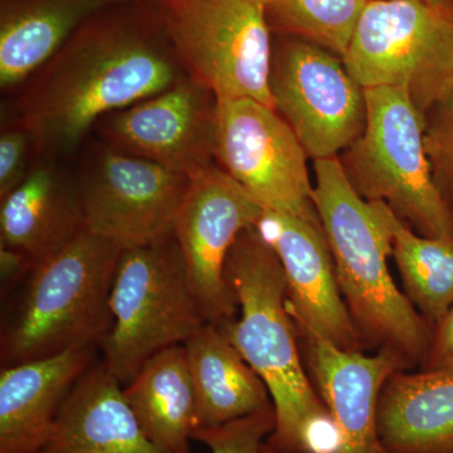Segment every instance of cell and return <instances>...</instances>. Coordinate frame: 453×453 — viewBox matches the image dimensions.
<instances>
[{
  "mask_svg": "<svg viewBox=\"0 0 453 453\" xmlns=\"http://www.w3.org/2000/svg\"><path fill=\"white\" fill-rule=\"evenodd\" d=\"M226 280L241 316L219 327L266 384L275 408V429L265 449L326 453L334 445L332 418L306 374L281 262L255 226L241 232L232 246Z\"/></svg>",
  "mask_w": 453,
  "mask_h": 453,
  "instance_id": "2",
  "label": "cell"
},
{
  "mask_svg": "<svg viewBox=\"0 0 453 453\" xmlns=\"http://www.w3.org/2000/svg\"><path fill=\"white\" fill-rule=\"evenodd\" d=\"M366 122L339 155L349 183L383 202L416 234L453 237V213L438 190L426 148V119L403 88H365Z\"/></svg>",
  "mask_w": 453,
  "mask_h": 453,
  "instance_id": "5",
  "label": "cell"
},
{
  "mask_svg": "<svg viewBox=\"0 0 453 453\" xmlns=\"http://www.w3.org/2000/svg\"><path fill=\"white\" fill-rule=\"evenodd\" d=\"M392 256L405 295L434 326L453 306V237H425L395 217Z\"/></svg>",
  "mask_w": 453,
  "mask_h": 453,
  "instance_id": "23",
  "label": "cell"
},
{
  "mask_svg": "<svg viewBox=\"0 0 453 453\" xmlns=\"http://www.w3.org/2000/svg\"><path fill=\"white\" fill-rule=\"evenodd\" d=\"M183 345L195 386L196 432L273 405L266 384L217 325L205 323Z\"/></svg>",
  "mask_w": 453,
  "mask_h": 453,
  "instance_id": "21",
  "label": "cell"
},
{
  "mask_svg": "<svg viewBox=\"0 0 453 453\" xmlns=\"http://www.w3.org/2000/svg\"><path fill=\"white\" fill-rule=\"evenodd\" d=\"M35 151L29 131L17 124L0 135V199L13 192L31 172L29 155Z\"/></svg>",
  "mask_w": 453,
  "mask_h": 453,
  "instance_id": "27",
  "label": "cell"
},
{
  "mask_svg": "<svg viewBox=\"0 0 453 453\" xmlns=\"http://www.w3.org/2000/svg\"><path fill=\"white\" fill-rule=\"evenodd\" d=\"M309 155L273 107L219 100L214 160L262 210L319 219Z\"/></svg>",
  "mask_w": 453,
  "mask_h": 453,
  "instance_id": "10",
  "label": "cell"
},
{
  "mask_svg": "<svg viewBox=\"0 0 453 453\" xmlns=\"http://www.w3.org/2000/svg\"><path fill=\"white\" fill-rule=\"evenodd\" d=\"M378 434L389 453H453V374L390 375L378 403Z\"/></svg>",
  "mask_w": 453,
  "mask_h": 453,
  "instance_id": "19",
  "label": "cell"
},
{
  "mask_svg": "<svg viewBox=\"0 0 453 453\" xmlns=\"http://www.w3.org/2000/svg\"><path fill=\"white\" fill-rule=\"evenodd\" d=\"M275 426V408L270 405L219 427L199 429L193 434V441H199L211 453H266L265 442Z\"/></svg>",
  "mask_w": 453,
  "mask_h": 453,
  "instance_id": "25",
  "label": "cell"
},
{
  "mask_svg": "<svg viewBox=\"0 0 453 453\" xmlns=\"http://www.w3.org/2000/svg\"><path fill=\"white\" fill-rule=\"evenodd\" d=\"M371 0H268V22L283 35L314 42L344 57Z\"/></svg>",
  "mask_w": 453,
  "mask_h": 453,
  "instance_id": "24",
  "label": "cell"
},
{
  "mask_svg": "<svg viewBox=\"0 0 453 453\" xmlns=\"http://www.w3.org/2000/svg\"><path fill=\"white\" fill-rule=\"evenodd\" d=\"M122 250L83 231L35 265L2 330L3 366L101 347L112 326L110 295Z\"/></svg>",
  "mask_w": 453,
  "mask_h": 453,
  "instance_id": "4",
  "label": "cell"
},
{
  "mask_svg": "<svg viewBox=\"0 0 453 453\" xmlns=\"http://www.w3.org/2000/svg\"><path fill=\"white\" fill-rule=\"evenodd\" d=\"M83 231L77 180L50 159L33 165L23 183L0 199V247L22 253L33 267Z\"/></svg>",
  "mask_w": 453,
  "mask_h": 453,
  "instance_id": "17",
  "label": "cell"
},
{
  "mask_svg": "<svg viewBox=\"0 0 453 453\" xmlns=\"http://www.w3.org/2000/svg\"><path fill=\"white\" fill-rule=\"evenodd\" d=\"M165 35L184 73L219 100L273 107L266 0H169Z\"/></svg>",
  "mask_w": 453,
  "mask_h": 453,
  "instance_id": "8",
  "label": "cell"
},
{
  "mask_svg": "<svg viewBox=\"0 0 453 453\" xmlns=\"http://www.w3.org/2000/svg\"><path fill=\"white\" fill-rule=\"evenodd\" d=\"M268 85L273 109L311 160L338 157L365 130V88L342 57L314 42L273 41Z\"/></svg>",
  "mask_w": 453,
  "mask_h": 453,
  "instance_id": "9",
  "label": "cell"
},
{
  "mask_svg": "<svg viewBox=\"0 0 453 453\" xmlns=\"http://www.w3.org/2000/svg\"><path fill=\"white\" fill-rule=\"evenodd\" d=\"M342 61L363 88H403L426 116L453 91V12L371 0Z\"/></svg>",
  "mask_w": 453,
  "mask_h": 453,
  "instance_id": "7",
  "label": "cell"
},
{
  "mask_svg": "<svg viewBox=\"0 0 453 453\" xmlns=\"http://www.w3.org/2000/svg\"><path fill=\"white\" fill-rule=\"evenodd\" d=\"M314 177L312 202L340 292L365 347L390 351L407 369L421 365L432 326L389 273L395 211L357 195L338 157L314 160Z\"/></svg>",
  "mask_w": 453,
  "mask_h": 453,
  "instance_id": "3",
  "label": "cell"
},
{
  "mask_svg": "<svg viewBox=\"0 0 453 453\" xmlns=\"http://www.w3.org/2000/svg\"><path fill=\"white\" fill-rule=\"evenodd\" d=\"M146 438L160 453H189L196 429L195 386L184 345L151 357L124 386Z\"/></svg>",
  "mask_w": 453,
  "mask_h": 453,
  "instance_id": "22",
  "label": "cell"
},
{
  "mask_svg": "<svg viewBox=\"0 0 453 453\" xmlns=\"http://www.w3.org/2000/svg\"><path fill=\"white\" fill-rule=\"evenodd\" d=\"M95 349L3 366L0 372V453H37L65 399L91 368Z\"/></svg>",
  "mask_w": 453,
  "mask_h": 453,
  "instance_id": "16",
  "label": "cell"
},
{
  "mask_svg": "<svg viewBox=\"0 0 453 453\" xmlns=\"http://www.w3.org/2000/svg\"><path fill=\"white\" fill-rule=\"evenodd\" d=\"M170 43L121 25H83L32 77L18 125L44 159L65 157L104 116L134 105L184 76Z\"/></svg>",
  "mask_w": 453,
  "mask_h": 453,
  "instance_id": "1",
  "label": "cell"
},
{
  "mask_svg": "<svg viewBox=\"0 0 453 453\" xmlns=\"http://www.w3.org/2000/svg\"><path fill=\"white\" fill-rule=\"evenodd\" d=\"M37 453H160L146 438L103 363L91 365L65 399Z\"/></svg>",
  "mask_w": 453,
  "mask_h": 453,
  "instance_id": "18",
  "label": "cell"
},
{
  "mask_svg": "<svg viewBox=\"0 0 453 453\" xmlns=\"http://www.w3.org/2000/svg\"><path fill=\"white\" fill-rule=\"evenodd\" d=\"M76 180L86 231L129 249L173 234L192 179L101 142Z\"/></svg>",
  "mask_w": 453,
  "mask_h": 453,
  "instance_id": "11",
  "label": "cell"
},
{
  "mask_svg": "<svg viewBox=\"0 0 453 453\" xmlns=\"http://www.w3.org/2000/svg\"><path fill=\"white\" fill-rule=\"evenodd\" d=\"M32 268L31 262L22 253L7 249V247H0V273H2L0 275H2L3 295L13 288L18 282L26 280Z\"/></svg>",
  "mask_w": 453,
  "mask_h": 453,
  "instance_id": "29",
  "label": "cell"
},
{
  "mask_svg": "<svg viewBox=\"0 0 453 453\" xmlns=\"http://www.w3.org/2000/svg\"><path fill=\"white\" fill-rule=\"evenodd\" d=\"M112 326L103 365L122 387L164 349L183 345L207 320L174 235L122 250L110 295Z\"/></svg>",
  "mask_w": 453,
  "mask_h": 453,
  "instance_id": "6",
  "label": "cell"
},
{
  "mask_svg": "<svg viewBox=\"0 0 453 453\" xmlns=\"http://www.w3.org/2000/svg\"><path fill=\"white\" fill-rule=\"evenodd\" d=\"M426 148L441 196L453 213V91L425 116Z\"/></svg>",
  "mask_w": 453,
  "mask_h": 453,
  "instance_id": "26",
  "label": "cell"
},
{
  "mask_svg": "<svg viewBox=\"0 0 453 453\" xmlns=\"http://www.w3.org/2000/svg\"><path fill=\"white\" fill-rule=\"evenodd\" d=\"M264 211L217 164L192 178L173 235L207 323L219 326L235 318L238 303L226 280V257L241 232L256 226Z\"/></svg>",
  "mask_w": 453,
  "mask_h": 453,
  "instance_id": "12",
  "label": "cell"
},
{
  "mask_svg": "<svg viewBox=\"0 0 453 453\" xmlns=\"http://www.w3.org/2000/svg\"><path fill=\"white\" fill-rule=\"evenodd\" d=\"M255 226L281 262L291 318L342 350L365 351L320 219L265 211Z\"/></svg>",
  "mask_w": 453,
  "mask_h": 453,
  "instance_id": "15",
  "label": "cell"
},
{
  "mask_svg": "<svg viewBox=\"0 0 453 453\" xmlns=\"http://www.w3.org/2000/svg\"><path fill=\"white\" fill-rule=\"evenodd\" d=\"M292 321L303 365L332 418L334 445L326 453H389L378 434V403L390 375L407 369L401 357L387 350H342Z\"/></svg>",
  "mask_w": 453,
  "mask_h": 453,
  "instance_id": "14",
  "label": "cell"
},
{
  "mask_svg": "<svg viewBox=\"0 0 453 453\" xmlns=\"http://www.w3.org/2000/svg\"><path fill=\"white\" fill-rule=\"evenodd\" d=\"M266 2L268 3V0H266Z\"/></svg>",
  "mask_w": 453,
  "mask_h": 453,
  "instance_id": "31",
  "label": "cell"
},
{
  "mask_svg": "<svg viewBox=\"0 0 453 453\" xmlns=\"http://www.w3.org/2000/svg\"><path fill=\"white\" fill-rule=\"evenodd\" d=\"M119 0H22L0 23V88H19L42 70L98 12Z\"/></svg>",
  "mask_w": 453,
  "mask_h": 453,
  "instance_id": "20",
  "label": "cell"
},
{
  "mask_svg": "<svg viewBox=\"0 0 453 453\" xmlns=\"http://www.w3.org/2000/svg\"><path fill=\"white\" fill-rule=\"evenodd\" d=\"M421 371L453 374V306L432 326Z\"/></svg>",
  "mask_w": 453,
  "mask_h": 453,
  "instance_id": "28",
  "label": "cell"
},
{
  "mask_svg": "<svg viewBox=\"0 0 453 453\" xmlns=\"http://www.w3.org/2000/svg\"><path fill=\"white\" fill-rule=\"evenodd\" d=\"M216 95L184 74L174 85L104 116L103 144L190 179L216 165Z\"/></svg>",
  "mask_w": 453,
  "mask_h": 453,
  "instance_id": "13",
  "label": "cell"
},
{
  "mask_svg": "<svg viewBox=\"0 0 453 453\" xmlns=\"http://www.w3.org/2000/svg\"><path fill=\"white\" fill-rule=\"evenodd\" d=\"M425 2L434 5V7L453 12V0H425Z\"/></svg>",
  "mask_w": 453,
  "mask_h": 453,
  "instance_id": "30",
  "label": "cell"
},
{
  "mask_svg": "<svg viewBox=\"0 0 453 453\" xmlns=\"http://www.w3.org/2000/svg\"><path fill=\"white\" fill-rule=\"evenodd\" d=\"M168 2H169V0H168Z\"/></svg>",
  "mask_w": 453,
  "mask_h": 453,
  "instance_id": "32",
  "label": "cell"
}]
</instances>
